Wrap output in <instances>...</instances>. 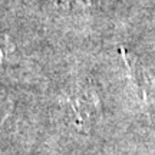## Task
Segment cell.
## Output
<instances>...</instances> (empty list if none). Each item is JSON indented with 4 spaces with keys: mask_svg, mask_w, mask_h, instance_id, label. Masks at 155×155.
I'll list each match as a JSON object with an SVG mask.
<instances>
[{
    "mask_svg": "<svg viewBox=\"0 0 155 155\" xmlns=\"http://www.w3.org/2000/svg\"><path fill=\"white\" fill-rule=\"evenodd\" d=\"M75 121L79 127H89L92 124V118L95 115V104L92 102V96L88 94H76L69 98Z\"/></svg>",
    "mask_w": 155,
    "mask_h": 155,
    "instance_id": "cell-1",
    "label": "cell"
}]
</instances>
